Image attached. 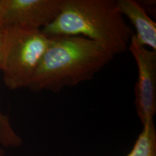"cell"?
Returning <instances> with one entry per match:
<instances>
[{
  "instance_id": "cell-1",
  "label": "cell",
  "mask_w": 156,
  "mask_h": 156,
  "mask_svg": "<svg viewBox=\"0 0 156 156\" xmlns=\"http://www.w3.org/2000/svg\"><path fill=\"white\" fill-rule=\"evenodd\" d=\"M114 55L83 36L49 37L28 88L58 93L92 80Z\"/></svg>"
},
{
  "instance_id": "cell-2",
  "label": "cell",
  "mask_w": 156,
  "mask_h": 156,
  "mask_svg": "<svg viewBox=\"0 0 156 156\" xmlns=\"http://www.w3.org/2000/svg\"><path fill=\"white\" fill-rule=\"evenodd\" d=\"M42 31L48 37L83 36L114 56L126 51L134 35L114 0H64Z\"/></svg>"
},
{
  "instance_id": "cell-3",
  "label": "cell",
  "mask_w": 156,
  "mask_h": 156,
  "mask_svg": "<svg viewBox=\"0 0 156 156\" xmlns=\"http://www.w3.org/2000/svg\"><path fill=\"white\" fill-rule=\"evenodd\" d=\"M48 42L41 30L5 28L0 70L9 90L28 88Z\"/></svg>"
},
{
  "instance_id": "cell-4",
  "label": "cell",
  "mask_w": 156,
  "mask_h": 156,
  "mask_svg": "<svg viewBox=\"0 0 156 156\" xmlns=\"http://www.w3.org/2000/svg\"><path fill=\"white\" fill-rule=\"evenodd\" d=\"M129 48L137 67L134 104L142 126L154 122L156 114V51L142 46L134 35Z\"/></svg>"
},
{
  "instance_id": "cell-5",
  "label": "cell",
  "mask_w": 156,
  "mask_h": 156,
  "mask_svg": "<svg viewBox=\"0 0 156 156\" xmlns=\"http://www.w3.org/2000/svg\"><path fill=\"white\" fill-rule=\"evenodd\" d=\"M64 0H0L5 28L43 30L54 21Z\"/></svg>"
},
{
  "instance_id": "cell-6",
  "label": "cell",
  "mask_w": 156,
  "mask_h": 156,
  "mask_svg": "<svg viewBox=\"0 0 156 156\" xmlns=\"http://www.w3.org/2000/svg\"><path fill=\"white\" fill-rule=\"evenodd\" d=\"M116 3L123 16L129 19L135 28L134 36L138 43L156 51V23L145 7L134 0H117Z\"/></svg>"
},
{
  "instance_id": "cell-7",
  "label": "cell",
  "mask_w": 156,
  "mask_h": 156,
  "mask_svg": "<svg viewBox=\"0 0 156 156\" xmlns=\"http://www.w3.org/2000/svg\"><path fill=\"white\" fill-rule=\"evenodd\" d=\"M126 156H156V130L154 122L142 126L135 143Z\"/></svg>"
},
{
  "instance_id": "cell-8",
  "label": "cell",
  "mask_w": 156,
  "mask_h": 156,
  "mask_svg": "<svg viewBox=\"0 0 156 156\" xmlns=\"http://www.w3.org/2000/svg\"><path fill=\"white\" fill-rule=\"evenodd\" d=\"M22 144L23 140L12 127L9 117L0 112V156L5 155V148L18 147Z\"/></svg>"
},
{
  "instance_id": "cell-9",
  "label": "cell",
  "mask_w": 156,
  "mask_h": 156,
  "mask_svg": "<svg viewBox=\"0 0 156 156\" xmlns=\"http://www.w3.org/2000/svg\"><path fill=\"white\" fill-rule=\"evenodd\" d=\"M5 27L0 23V67H1L2 56L3 51V44L4 39H5Z\"/></svg>"
},
{
  "instance_id": "cell-10",
  "label": "cell",
  "mask_w": 156,
  "mask_h": 156,
  "mask_svg": "<svg viewBox=\"0 0 156 156\" xmlns=\"http://www.w3.org/2000/svg\"><path fill=\"white\" fill-rule=\"evenodd\" d=\"M2 5H1V3H0V23H1V17H2Z\"/></svg>"
}]
</instances>
